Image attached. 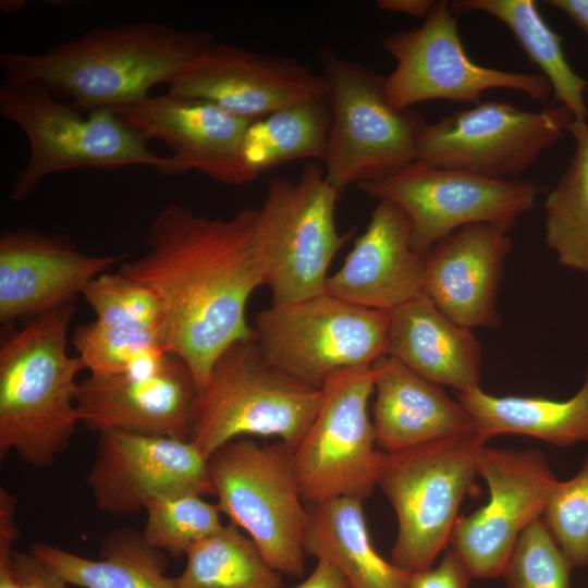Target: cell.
<instances>
[{"label":"cell","instance_id":"1","mask_svg":"<svg viewBox=\"0 0 588 588\" xmlns=\"http://www.w3.org/2000/svg\"><path fill=\"white\" fill-rule=\"evenodd\" d=\"M255 218L256 209L222 219L169 204L150 223L148 250L119 269L158 297L166 348L188 367L198 393L229 346L255 338L246 305L266 284Z\"/></svg>","mask_w":588,"mask_h":588},{"label":"cell","instance_id":"2","mask_svg":"<svg viewBox=\"0 0 588 588\" xmlns=\"http://www.w3.org/2000/svg\"><path fill=\"white\" fill-rule=\"evenodd\" d=\"M213 41L206 30L119 23L86 30L40 53L3 51L7 83H36L83 113L140 102L170 84Z\"/></svg>","mask_w":588,"mask_h":588},{"label":"cell","instance_id":"3","mask_svg":"<svg viewBox=\"0 0 588 588\" xmlns=\"http://www.w3.org/2000/svg\"><path fill=\"white\" fill-rule=\"evenodd\" d=\"M73 303L33 318L0 346V456L14 452L47 467L68 448L81 422L76 377L85 369L68 352Z\"/></svg>","mask_w":588,"mask_h":588},{"label":"cell","instance_id":"4","mask_svg":"<svg viewBox=\"0 0 588 588\" xmlns=\"http://www.w3.org/2000/svg\"><path fill=\"white\" fill-rule=\"evenodd\" d=\"M0 112L24 132L29 144L27 163L10 188L14 203L28 199L45 177L76 168L110 171L142 164L162 174L180 175L172 157L151 151L150 140L112 109L83 113L39 84L4 82Z\"/></svg>","mask_w":588,"mask_h":588},{"label":"cell","instance_id":"5","mask_svg":"<svg viewBox=\"0 0 588 588\" xmlns=\"http://www.w3.org/2000/svg\"><path fill=\"white\" fill-rule=\"evenodd\" d=\"M309 387L271 363L255 338L229 346L198 394L189 441L209 460L242 437H274L293 450L321 403Z\"/></svg>","mask_w":588,"mask_h":588},{"label":"cell","instance_id":"6","mask_svg":"<svg viewBox=\"0 0 588 588\" xmlns=\"http://www.w3.org/2000/svg\"><path fill=\"white\" fill-rule=\"evenodd\" d=\"M489 439L478 429L417 448L383 453L377 487L392 505L397 532L391 562L409 573L433 566L449 547L458 511Z\"/></svg>","mask_w":588,"mask_h":588},{"label":"cell","instance_id":"7","mask_svg":"<svg viewBox=\"0 0 588 588\" xmlns=\"http://www.w3.org/2000/svg\"><path fill=\"white\" fill-rule=\"evenodd\" d=\"M217 504L281 575L305 572L308 511L296 479L293 449L242 437L208 460Z\"/></svg>","mask_w":588,"mask_h":588},{"label":"cell","instance_id":"8","mask_svg":"<svg viewBox=\"0 0 588 588\" xmlns=\"http://www.w3.org/2000/svg\"><path fill=\"white\" fill-rule=\"evenodd\" d=\"M324 169L306 163L296 180L275 176L256 209L254 238L271 292L283 305L326 292L329 266L353 234L335 223L339 196Z\"/></svg>","mask_w":588,"mask_h":588},{"label":"cell","instance_id":"9","mask_svg":"<svg viewBox=\"0 0 588 588\" xmlns=\"http://www.w3.org/2000/svg\"><path fill=\"white\" fill-rule=\"evenodd\" d=\"M328 83L331 127L322 161L327 181L339 192L385 177L416 160L426 121L415 109L399 110L384 94V78L372 70L320 50Z\"/></svg>","mask_w":588,"mask_h":588},{"label":"cell","instance_id":"10","mask_svg":"<svg viewBox=\"0 0 588 588\" xmlns=\"http://www.w3.org/2000/svg\"><path fill=\"white\" fill-rule=\"evenodd\" d=\"M254 331L271 363L321 389L333 375L370 368L388 355L389 313L324 292L259 311Z\"/></svg>","mask_w":588,"mask_h":588},{"label":"cell","instance_id":"11","mask_svg":"<svg viewBox=\"0 0 588 588\" xmlns=\"http://www.w3.org/2000/svg\"><path fill=\"white\" fill-rule=\"evenodd\" d=\"M574 120L559 103L529 111L507 102L481 101L434 123L426 122L417 138L415 161L513 180L568 132Z\"/></svg>","mask_w":588,"mask_h":588},{"label":"cell","instance_id":"12","mask_svg":"<svg viewBox=\"0 0 588 588\" xmlns=\"http://www.w3.org/2000/svg\"><path fill=\"white\" fill-rule=\"evenodd\" d=\"M449 1H436L416 28L396 30L381 40L396 62L384 78V94L399 110L430 100L481 102L485 91L506 88L544 102L552 91L540 74L498 70L478 64L467 54Z\"/></svg>","mask_w":588,"mask_h":588},{"label":"cell","instance_id":"13","mask_svg":"<svg viewBox=\"0 0 588 588\" xmlns=\"http://www.w3.org/2000/svg\"><path fill=\"white\" fill-rule=\"evenodd\" d=\"M318 412L299 444L293 465L308 505L338 498H369L377 487L382 452L369 416L373 370L333 375L321 388Z\"/></svg>","mask_w":588,"mask_h":588},{"label":"cell","instance_id":"14","mask_svg":"<svg viewBox=\"0 0 588 588\" xmlns=\"http://www.w3.org/2000/svg\"><path fill=\"white\" fill-rule=\"evenodd\" d=\"M357 186L404 211L411 223L412 246L421 255L470 224L488 223L510 231L534 207L540 191L532 181L490 179L417 161Z\"/></svg>","mask_w":588,"mask_h":588},{"label":"cell","instance_id":"15","mask_svg":"<svg viewBox=\"0 0 588 588\" xmlns=\"http://www.w3.org/2000/svg\"><path fill=\"white\" fill-rule=\"evenodd\" d=\"M477 474L486 481L489 501L458 517L448 549L473 578L502 576L514 547L541 518L559 481L542 453L535 449L481 448Z\"/></svg>","mask_w":588,"mask_h":588},{"label":"cell","instance_id":"16","mask_svg":"<svg viewBox=\"0 0 588 588\" xmlns=\"http://www.w3.org/2000/svg\"><path fill=\"white\" fill-rule=\"evenodd\" d=\"M86 480L97 507L118 515L167 494H215L208 460L189 440L125 431L99 433Z\"/></svg>","mask_w":588,"mask_h":588},{"label":"cell","instance_id":"17","mask_svg":"<svg viewBox=\"0 0 588 588\" xmlns=\"http://www.w3.org/2000/svg\"><path fill=\"white\" fill-rule=\"evenodd\" d=\"M168 93L208 101L249 120L299 101L329 97L324 76L291 58L213 41L169 84Z\"/></svg>","mask_w":588,"mask_h":588},{"label":"cell","instance_id":"18","mask_svg":"<svg viewBox=\"0 0 588 588\" xmlns=\"http://www.w3.org/2000/svg\"><path fill=\"white\" fill-rule=\"evenodd\" d=\"M112 110L149 140L163 142L173 152L179 174L196 170L229 185H243L257 177L243 156L245 136L255 120L168 91Z\"/></svg>","mask_w":588,"mask_h":588},{"label":"cell","instance_id":"19","mask_svg":"<svg viewBox=\"0 0 588 588\" xmlns=\"http://www.w3.org/2000/svg\"><path fill=\"white\" fill-rule=\"evenodd\" d=\"M198 389L188 367L171 355L146 375L89 373L79 381L76 407L88 429L189 440Z\"/></svg>","mask_w":588,"mask_h":588},{"label":"cell","instance_id":"20","mask_svg":"<svg viewBox=\"0 0 588 588\" xmlns=\"http://www.w3.org/2000/svg\"><path fill=\"white\" fill-rule=\"evenodd\" d=\"M120 256H90L63 235L32 229L4 231L0 237V321L11 326L64 304Z\"/></svg>","mask_w":588,"mask_h":588},{"label":"cell","instance_id":"21","mask_svg":"<svg viewBox=\"0 0 588 588\" xmlns=\"http://www.w3.org/2000/svg\"><path fill=\"white\" fill-rule=\"evenodd\" d=\"M506 229L464 226L425 255L424 293L450 319L468 329L498 328L497 297L512 248Z\"/></svg>","mask_w":588,"mask_h":588},{"label":"cell","instance_id":"22","mask_svg":"<svg viewBox=\"0 0 588 588\" xmlns=\"http://www.w3.org/2000/svg\"><path fill=\"white\" fill-rule=\"evenodd\" d=\"M425 255L412 246L411 223L396 205L379 200L365 232L326 292L354 305L390 313L424 293Z\"/></svg>","mask_w":588,"mask_h":588},{"label":"cell","instance_id":"23","mask_svg":"<svg viewBox=\"0 0 588 588\" xmlns=\"http://www.w3.org/2000/svg\"><path fill=\"white\" fill-rule=\"evenodd\" d=\"M372 370V424L381 452L404 451L477 429L457 400L399 360L387 355Z\"/></svg>","mask_w":588,"mask_h":588},{"label":"cell","instance_id":"24","mask_svg":"<svg viewBox=\"0 0 588 588\" xmlns=\"http://www.w3.org/2000/svg\"><path fill=\"white\" fill-rule=\"evenodd\" d=\"M388 356L458 392L480 388L482 348L471 329L421 293L389 313Z\"/></svg>","mask_w":588,"mask_h":588},{"label":"cell","instance_id":"25","mask_svg":"<svg viewBox=\"0 0 588 588\" xmlns=\"http://www.w3.org/2000/svg\"><path fill=\"white\" fill-rule=\"evenodd\" d=\"M364 500L338 498L307 507L305 552L332 564L352 588H406L409 572L376 550Z\"/></svg>","mask_w":588,"mask_h":588},{"label":"cell","instance_id":"26","mask_svg":"<svg viewBox=\"0 0 588 588\" xmlns=\"http://www.w3.org/2000/svg\"><path fill=\"white\" fill-rule=\"evenodd\" d=\"M456 400L488 439L512 433L563 448L588 443V370L578 392L563 401L542 396H497L481 388L458 392Z\"/></svg>","mask_w":588,"mask_h":588},{"label":"cell","instance_id":"27","mask_svg":"<svg viewBox=\"0 0 588 588\" xmlns=\"http://www.w3.org/2000/svg\"><path fill=\"white\" fill-rule=\"evenodd\" d=\"M32 551L69 585L82 588H176L166 575L163 552L143 534L117 529L103 540L102 559H87L61 548L36 543Z\"/></svg>","mask_w":588,"mask_h":588},{"label":"cell","instance_id":"28","mask_svg":"<svg viewBox=\"0 0 588 588\" xmlns=\"http://www.w3.org/2000/svg\"><path fill=\"white\" fill-rule=\"evenodd\" d=\"M449 4L455 15L481 12L506 25L549 81L554 101L566 107L575 120L587 122L588 79L574 71L564 53L562 37L546 23L534 0H454Z\"/></svg>","mask_w":588,"mask_h":588},{"label":"cell","instance_id":"29","mask_svg":"<svg viewBox=\"0 0 588 588\" xmlns=\"http://www.w3.org/2000/svg\"><path fill=\"white\" fill-rule=\"evenodd\" d=\"M326 98L299 101L249 126L243 145L246 167L256 176L297 159L323 161L331 127V107Z\"/></svg>","mask_w":588,"mask_h":588},{"label":"cell","instance_id":"30","mask_svg":"<svg viewBox=\"0 0 588 588\" xmlns=\"http://www.w3.org/2000/svg\"><path fill=\"white\" fill-rule=\"evenodd\" d=\"M176 588H281V574L232 523L193 543Z\"/></svg>","mask_w":588,"mask_h":588},{"label":"cell","instance_id":"31","mask_svg":"<svg viewBox=\"0 0 588 588\" xmlns=\"http://www.w3.org/2000/svg\"><path fill=\"white\" fill-rule=\"evenodd\" d=\"M575 149L546 203V243L562 266L588 274V123L568 126Z\"/></svg>","mask_w":588,"mask_h":588},{"label":"cell","instance_id":"32","mask_svg":"<svg viewBox=\"0 0 588 588\" xmlns=\"http://www.w3.org/2000/svg\"><path fill=\"white\" fill-rule=\"evenodd\" d=\"M72 343L91 375H146L172 355L160 334L108 326L95 320L76 328Z\"/></svg>","mask_w":588,"mask_h":588},{"label":"cell","instance_id":"33","mask_svg":"<svg viewBox=\"0 0 588 588\" xmlns=\"http://www.w3.org/2000/svg\"><path fill=\"white\" fill-rule=\"evenodd\" d=\"M145 510L143 536L155 549L173 558L223 527L218 504L192 493H174L150 500Z\"/></svg>","mask_w":588,"mask_h":588},{"label":"cell","instance_id":"34","mask_svg":"<svg viewBox=\"0 0 588 588\" xmlns=\"http://www.w3.org/2000/svg\"><path fill=\"white\" fill-rule=\"evenodd\" d=\"M82 295L100 323L158 333L163 339L164 319L156 294L143 283L121 273H102ZM164 342V339H163Z\"/></svg>","mask_w":588,"mask_h":588},{"label":"cell","instance_id":"35","mask_svg":"<svg viewBox=\"0 0 588 588\" xmlns=\"http://www.w3.org/2000/svg\"><path fill=\"white\" fill-rule=\"evenodd\" d=\"M541 519L571 566H588V455L571 479L556 482Z\"/></svg>","mask_w":588,"mask_h":588},{"label":"cell","instance_id":"36","mask_svg":"<svg viewBox=\"0 0 588 588\" xmlns=\"http://www.w3.org/2000/svg\"><path fill=\"white\" fill-rule=\"evenodd\" d=\"M572 568L539 518L518 538L502 576L506 588H569Z\"/></svg>","mask_w":588,"mask_h":588},{"label":"cell","instance_id":"37","mask_svg":"<svg viewBox=\"0 0 588 588\" xmlns=\"http://www.w3.org/2000/svg\"><path fill=\"white\" fill-rule=\"evenodd\" d=\"M20 529L16 524L15 497L0 488V588H17L14 575V542Z\"/></svg>","mask_w":588,"mask_h":588},{"label":"cell","instance_id":"38","mask_svg":"<svg viewBox=\"0 0 588 588\" xmlns=\"http://www.w3.org/2000/svg\"><path fill=\"white\" fill-rule=\"evenodd\" d=\"M471 579L465 565L448 549L437 566L411 573L406 588H469Z\"/></svg>","mask_w":588,"mask_h":588},{"label":"cell","instance_id":"39","mask_svg":"<svg viewBox=\"0 0 588 588\" xmlns=\"http://www.w3.org/2000/svg\"><path fill=\"white\" fill-rule=\"evenodd\" d=\"M14 575L17 588H68L69 584L33 551L14 553Z\"/></svg>","mask_w":588,"mask_h":588},{"label":"cell","instance_id":"40","mask_svg":"<svg viewBox=\"0 0 588 588\" xmlns=\"http://www.w3.org/2000/svg\"><path fill=\"white\" fill-rule=\"evenodd\" d=\"M290 588H352V586L332 564L317 561L310 575Z\"/></svg>","mask_w":588,"mask_h":588},{"label":"cell","instance_id":"41","mask_svg":"<svg viewBox=\"0 0 588 588\" xmlns=\"http://www.w3.org/2000/svg\"><path fill=\"white\" fill-rule=\"evenodd\" d=\"M544 2L567 15L588 41V0H548Z\"/></svg>","mask_w":588,"mask_h":588},{"label":"cell","instance_id":"42","mask_svg":"<svg viewBox=\"0 0 588 588\" xmlns=\"http://www.w3.org/2000/svg\"><path fill=\"white\" fill-rule=\"evenodd\" d=\"M434 3L433 0H379L377 7L389 12L426 19Z\"/></svg>","mask_w":588,"mask_h":588},{"label":"cell","instance_id":"43","mask_svg":"<svg viewBox=\"0 0 588 588\" xmlns=\"http://www.w3.org/2000/svg\"><path fill=\"white\" fill-rule=\"evenodd\" d=\"M25 3H26L25 1H21V0H4V1H1L0 7L4 12L12 13L22 9L25 5Z\"/></svg>","mask_w":588,"mask_h":588}]
</instances>
